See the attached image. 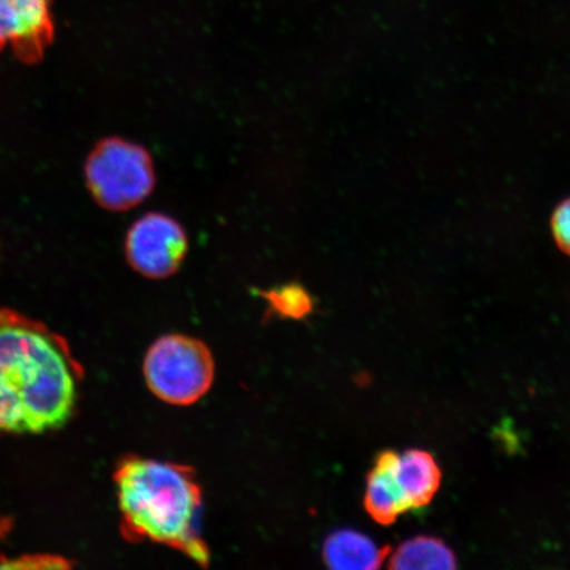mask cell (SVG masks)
<instances>
[{"label": "cell", "mask_w": 570, "mask_h": 570, "mask_svg": "<svg viewBox=\"0 0 570 570\" xmlns=\"http://www.w3.org/2000/svg\"><path fill=\"white\" fill-rule=\"evenodd\" d=\"M81 368L66 340L0 309V431L45 433L73 415Z\"/></svg>", "instance_id": "obj_1"}, {"label": "cell", "mask_w": 570, "mask_h": 570, "mask_svg": "<svg viewBox=\"0 0 570 570\" xmlns=\"http://www.w3.org/2000/svg\"><path fill=\"white\" fill-rule=\"evenodd\" d=\"M116 483L128 538L168 546L198 566L209 564V548L197 531L203 490L194 469L128 458L119 463Z\"/></svg>", "instance_id": "obj_2"}, {"label": "cell", "mask_w": 570, "mask_h": 570, "mask_svg": "<svg viewBox=\"0 0 570 570\" xmlns=\"http://www.w3.org/2000/svg\"><path fill=\"white\" fill-rule=\"evenodd\" d=\"M95 202L110 212H125L145 202L155 188V168L145 147L120 138L104 139L85 166Z\"/></svg>", "instance_id": "obj_3"}, {"label": "cell", "mask_w": 570, "mask_h": 570, "mask_svg": "<svg viewBox=\"0 0 570 570\" xmlns=\"http://www.w3.org/2000/svg\"><path fill=\"white\" fill-rule=\"evenodd\" d=\"M214 372L209 347L184 334H168L156 341L142 365L153 394L175 405H190L208 394Z\"/></svg>", "instance_id": "obj_4"}, {"label": "cell", "mask_w": 570, "mask_h": 570, "mask_svg": "<svg viewBox=\"0 0 570 570\" xmlns=\"http://www.w3.org/2000/svg\"><path fill=\"white\" fill-rule=\"evenodd\" d=\"M126 258L130 266L149 279H166L180 268L188 253V237L173 217L148 213L127 233Z\"/></svg>", "instance_id": "obj_5"}, {"label": "cell", "mask_w": 570, "mask_h": 570, "mask_svg": "<svg viewBox=\"0 0 570 570\" xmlns=\"http://www.w3.org/2000/svg\"><path fill=\"white\" fill-rule=\"evenodd\" d=\"M53 0H0V52L10 47L20 61L42 59L55 38Z\"/></svg>", "instance_id": "obj_6"}, {"label": "cell", "mask_w": 570, "mask_h": 570, "mask_svg": "<svg viewBox=\"0 0 570 570\" xmlns=\"http://www.w3.org/2000/svg\"><path fill=\"white\" fill-rule=\"evenodd\" d=\"M397 455L392 451L377 455L367 476L365 509L382 525L395 523L399 517L409 512L395 474Z\"/></svg>", "instance_id": "obj_7"}, {"label": "cell", "mask_w": 570, "mask_h": 570, "mask_svg": "<svg viewBox=\"0 0 570 570\" xmlns=\"http://www.w3.org/2000/svg\"><path fill=\"white\" fill-rule=\"evenodd\" d=\"M395 474L409 511L425 508L440 489L439 463L431 453L420 449L397 455Z\"/></svg>", "instance_id": "obj_8"}, {"label": "cell", "mask_w": 570, "mask_h": 570, "mask_svg": "<svg viewBox=\"0 0 570 570\" xmlns=\"http://www.w3.org/2000/svg\"><path fill=\"white\" fill-rule=\"evenodd\" d=\"M389 554L390 548L376 546L366 534L352 530L333 532L323 550L325 564L340 570L377 569Z\"/></svg>", "instance_id": "obj_9"}, {"label": "cell", "mask_w": 570, "mask_h": 570, "mask_svg": "<svg viewBox=\"0 0 570 570\" xmlns=\"http://www.w3.org/2000/svg\"><path fill=\"white\" fill-rule=\"evenodd\" d=\"M391 569H455L458 558L443 540L432 537H417L404 541L391 554Z\"/></svg>", "instance_id": "obj_10"}, {"label": "cell", "mask_w": 570, "mask_h": 570, "mask_svg": "<svg viewBox=\"0 0 570 570\" xmlns=\"http://www.w3.org/2000/svg\"><path fill=\"white\" fill-rule=\"evenodd\" d=\"M269 309L276 316L291 320H303L313 311V298L308 291L298 283H288L279 287L261 292Z\"/></svg>", "instance_id": "obj_11"}, {"label": "cell", "mask_w": 570, "mask_h": 570, "mask_svg": "<svg viewBox=\"0 0 570 570\" xmlns=\"http://www.w3.org/2000/svg\"><path fill=\"white\" fill-rule=\"evenodd\" d=\"M70 567L71 564L67 559L52 554H31L7 562H0V568L7 569H62Z\"/></svg>", "instance_id": "obj_12"}, {"label": "cell", "mask_w": 570, "mask_h": 570, "mask_svg": "<svg viewBox=\"0 0 570 570\" xmlns=\"http://www.w3.org/2000/svg\"><path fill=\"white\" fill-rule=\"evenodd\" d=\"M553 230L559 244L570 254V199L562 204L553 218Z\"/></svg>", "instance_id": "obj_13"}, {"label": "cell", "mask_w": 570, "mask_h": 570, "mask_svg": "<svg viewBox=\"0 0 570 570\" xmlns=\"http://www.w3.org/2000/svg\"><path fill=\"white\" fill-rule=\"evenodd\" d=\"M11 527V522L7 518L0 517V538L3 537L7 532H9Z\"/></svg>", "instance_id": "obj_14"}]
</instances>
